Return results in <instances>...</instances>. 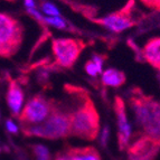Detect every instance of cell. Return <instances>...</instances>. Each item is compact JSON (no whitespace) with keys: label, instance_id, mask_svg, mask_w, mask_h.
Instances as JSON below:
<instances>
[{"label":"cell","instance_id":"obj_1","mask_svg":"<svg viewBox=\"0 0 160 160\" xmlns=\"http://www.w3.org/2000/svg\"><path fill=\"white\" fill-rule=\"evenodd\" d=\"M129 104L133 110L137 124L143 134L160 140V107L158 100L144 94L139 88L129 92Z\"/></svg>","mask_w":160,"mask_h":160},{"label":"cell","instance_id":"obj_2","mask_svg":"<svg viewBox=\"0 0 160 160\" xmlns=\"http://www.w3.org/2000/svg\"><path fill=\"white\" fill-rule=\"evenodd\" d=\"M71 136L86 141L95 140L100 133V115L94 102L85 91L80 95V104L69 113Z\"/></svg>","mask_w":160,"mask_h":160},{"label":"cell","instance_id":"obj_3","mask_svg":"<svg viewBox=\"0 0 160 160\" xmlns=\"http://www.w3.org/2000/svg\"><path fill=\"white\" fill-rule=\"evenodd\" d=\"M22 132L26 137H38L49 140L67 138L71 136L69 113L56 104L44 122L32 127H22Z\"/></svg>","mask_w":160,"mask_h":160},{"label":"cell","instance_id":"obj_4","mask_svg":"<svg viewBox=\"0 0 160 160\" xmlns=\"http://www.w3.org/2000/svg\"><path fill=\"white\" fill-rule=\"evenodd\" d=\"M25 38L22 22L9 13L0 12V57L11 58L19 52Z\"/></svg>","mask_w":160,"mask_h":160},{"label":"cell","instance_id":"obj_5","mask_svg":"<svg viewBox=\"0 0 160 160\" xmlns=\"http://www.w3.org/2000/svg\"><path fill=\"white\" fill-rule=\"evenodd\" d=\"M88 43L80 38H56L52 42V52L55 57V65L61 68L71 69L78 62L81 53Z\"/></svg>","mask_w":160,"mask_h":160},{"label":"cell","instance_id":"obj_6","mask_svg":"<svg viewBox=\"0 0 160 160\" xmlns=\"http://www.w3.org/2000/svg\"><path fill=\"white\" fill-rule=\"evenodd\" d=\"M56 104L57 102L55 100L48 99L40 94L32 96L19 113V122L22 127H32L39 124L49 117Z\"/></svg>","mask_w":160,"mask_h":160},{"label":"cell","instance_id":"obj_7","mask_svg":"<svg viewBox=\"0 0 160 160\" xmlns=\"http://www.w3.org/2000/svg\"><path fill=\"white\" fill-rule=\"evenodd\" d=\"M136 13L137 9L134 0H129L126 6H123L119 10L110 13L103 18H91V20L95 24H99L108 28L112 32L120 34L131 27L136 26L138 22V19L136 18Z\"/></svg>","mask_w":160,"mask_h":160},{"label":"cell","instance_id":"obj_8","mask_svg":"<svg viewBox=\"0 0 160 160\" xmlns=\"http://www.w3.org/2000/svg\"><path fill=\"white\" fill-rule=\"evenodd\" d=\"M160 140L142 134L128 146V160H156L159 153Z\"/></svg>","mask_w":160,"mask_h":160},{"label":"cell","instance_id":"obj_9","mask_svg":"<svg viewBox=\"0 0 160 160\" xmlns=\"http://www.w3.org/2000/svg\"><path fill=\"white\" fill-rule=\"evenodd\" d=\"M113 110H114L115 118H117L118 126V144L121 151H124L130 143L131 138V127L129 124L127 118V107L126 102L121 96L117 95L113 102Z\"/></svg>","mask_w":160,"mask_h":160},{"label":"cell","instance_id":"obj_10","mask_svg":"<svg viewBox=\"0 0 160 160\" xmlns=\"http://www.w3.org/2000/svg\"><path fill=\"white\" fill-rule=\"evenodd\" d=\"M24 91L19 83L15 80H9L8 88H7V94H6V101L8 104L9 110L12 113L13 117H18L20 111L22 109L24 104Z\"/></svg>","mask_w":160,"mask_h":160},{"label":"cell","instance_id":"obj_11","mask_svg":"<svg viewBox=\"0 0 160 160\" xmlns=\"http://www.w3.org/2000/svg\"><path fill=\"white\" fill-rule=\"evenodd\" d=\"M140 57L151 65L156 71L160 69V38L152 37L144 44L140 51Z\"/></svg>","mask_w":160,"mask_h":160},{"label":"cell","instance_id":"obj_12","mask_svg":"<svg viewBox=\"0 0 160 160\" xmlns=\"http://www.w3.org/2000/svg\"><path fill=\"white\" fill-rule=\"evenodd\" d=\"M65 155L73 160H101L100 152L92 146L86 147H68L65 149Z\"/></svg>","mask_w":160,"mask_h":160},{"label":"cell","instance_id":"obj_13","mask_svg":"<svg viewBox=\"0 0 160 160\" xmlns=\"http://www.w3.org/2000/svg\"><path fill=\"white\" fill-rule=\"evenodd\" d=\"M127 82V76L122 71L115 68H108L102 74V83L104 86L120 88Z\"/></svg>","mask_w":160,"mask_h":160},{"label":"cell","instance_id":"obj_14","mask_svg":"<svg viewBox=\"0 0 160 160\" xmlns=\"http://www.w3.org/2000/svg\"><path fill=\"white\" fill-rule=\"evenodd\" d=\"M42 24H47V25H49V26L56 27L58 29L74 32V28H73L71 25L67 24L62 17H44L43 16V18H42Z\"/></svg>","mask_w":160,"mask_h":160},{"label":"cell","instance_id":"obj_15","mask_svg":"<svg viewBox=\"0 0 160 160\" xmlns=\"http://www.w3.org/2000/svg\"><path fill=\"white\" fill-rule=\"evenodd\" d=\"M30 149H32L35 160H52L51 152L48 148L43 144H32Z\"/></svg>","mask_w":160,"mask_h":160},{"label":"cell","instance_id":"obj_16","mask_svg":"<svg viewBox=\"0 0 160 160\" xmlns=\"http://www.w3.org/2000/svg\"><path fill=\"white\" fill-rule=\"evenodd\" d=\"M42 11L45 12L46 15L51 17H61V12H59L58 9L51 2H43L42 3Z\"/></svg>","mask_w":160,"mask_h":160},{"label":"cell","instance_id":"obj_17","mask_svg":"<svg viewBox=\"0 0 160 160\" xmlns=\"http://www.w3.org/2000/svg\"><path fill=\"white\" fill-rule=\"evenodd\" d=\"M84 69H85V72L88 73L90 76H93V78H95L96 75L101 73L100 72V69L98 68V66H96L95 64H94V62L92 61V59L86 62L85 65H84Z\"/></svg>","mask_w":160,"mask_h":160},{"label":"cell","instance_id":"obj_18","mask_svg":"<svg viewBox=\"0 0 160 160\" xmlns=\"http://www.w3.org/2000/svg\"><path fill=\"white\" fill-rule=\"evenodd\" d=\"M110 138V128L108 126H105L101 131V139H100V142L103 147H107L108 140Z\"/></svg>","mask_w":160,"mask_h":160},{"label":"cell","instance_id":"obj_19","mask_svg":"<svg viewBox=\"0 0 160 160\" xmlns=\"http://www.w3.org/2000/svg\"><path fill=\"white\" fill-rule=\"evenodd\" d=\"M146 7L150 9H156L157 11H159L160 7V0H140Z\"/></svg>","mask_w":160,"mask_h":160},{"label":"cell","instance_id":"obj_20","mask_svg":"<svg viewBox=\"0 0 160 160\" xmlns=\"http://www.w3.org/2000/svg\"><path fill=\"white\" fill-rule=\"evenodd\" d=\"M6 128H7V130L10 132V133H13V134H17L18 133V127L13 123L12 120H7L6 121Z\"/></svg>","mask_w":160,"mask_h":160},{"label":"cell","instance_id":"obj_21","mask_svg":"<svg viewBox=\"0 0 160 160\" xmlns=\"http://www.w3.org/2000/svg\"><path fill=\"white\" fill-rule=\"evenodd\" d=\"M25 6L27 9H36V3L34 0H25Z\"/></svg>","mask_w":160,"mask_h":160},{"label":"cell","instance_id":"obj_22","mask_svg":"<svg viewBox=\"0 0 160 160\" xmlns=\"http://www.w3.org/2000/svg\"><path fill=\"white\" fill-rule=\"evenodd\" d=\"M55 160H73V159L63 152V153H58V155L55 157Z\"/></svg>","mask_w":160,"mask_h":160},{"label":"cell","instance_id":"obj_23","mask_svg":"<svg viewBox=\"0 0 160 160\" xmlns=\"http://www.w3.org/2000/svg\"><path fill=\"white\" fill-rule=\"evenodd\" d=\"M9 1H15V0H9Z\"/></svg>","mask_w":160,"mask_h":160}]
</instances>
